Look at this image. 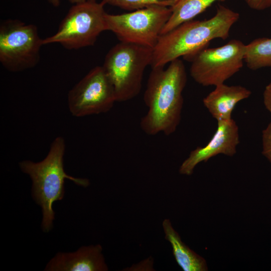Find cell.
<instances>
[{
  "label": "cell",
  "mask_w": 271,
  "mask_h": 271,
  "mask_svg": "<svg viewBox=\"0 0 271 271\" xmlns=\"http://www.w3.org/2000/svg\"><path fill=\"white\" fill-rule=\"evenodd\" d=\"M263 103L271 113V82L266 86L263 93Z\"/></svg>",
  "instance_id": "19"
},
{
  "label": "cell",
  "mask_w": 271,
  "mask_h": 271,
  "mask_svg": "<svg viewBox=\"0 0 271 271\" xmlns=\"http://www.w3.org/2000/svg\"><path fill=\"white\" fill-rule=\"evenodd\" d=\"M70 3L72 4H78V3H81L83 2H86L88 1H91V2H94L96 1V0H68Z\"/></svg>",
  "instance_id": "20"
},
{
  "label": "cell",
  "mask_w": 271,
  "mask_h": 271,
  "mask_svg": "<svg viewBox=\"0 0 271 271\" xmlns=\"http://www.w3.org/2000/svg\"><path fill=\"white\" fill-rule=\"evenodd\" d=\"M250 90L241 85H217L203 99V103L213 117L217 121L229 120L236 105L248 98Z\"/></svg>",
  "instance_id": "12"
},
{
  "label": "cell",
  "mask_w": 271,
  "mask_h": 271,
  "mask_svg": "<svg viewBox=\"0 0 271 271\" xmlns=\"http://www.w3.org/2000/svg\"><path fill=\"white\" fill-rule=\"evenodd\" d=\"M65 150L63 138L58 137L52 143L49 153L43 160L37 163L25 160L19 163L22 171L32 179V195L42 208V227L45 232H48L52 227L55 215L52 205L64 197L65 179H68L84 187L89 185L88 180L74 178L65 173L63 164Z\"/></svg>",
  "instance_id": "3"
},
{
  "label": "cell",
  "mask_w": 271,
  "mask_h": 271,
  "mask_svg": "<svg viewBox=\"0 0 271 271\" xmlns=\"http://www.w3.org/2000/svg\"><path fill=\"white\" fill-rule=\"evenodd\" d=\"M171 14V7L159 5L121 14L106 13L107 30L120 42L154 48Z\"/></svg>",
  "instance_id": "8"
},
{
  "label": "cell",
  "mask_w": 271,
  "mask_h": 271,
  "mask_svg": "<svg viewBox=\"0 0 271 271\" xmlns=\"http://www.w3.org/2000/svg\"><path fill=\"white\" fill-rule=\"evenodd\" d=\"M262 154L271 164V121L262 133Z\"/></svg>",
  "instance_id": "17"
},
{
  "label": "cell",
  "mask_w": 271,
  "mask_h": 271,
  "mask_svg": "<svg viewBox=\"0 0 271 271\" xmlns=\"http://www.w3.org/2000/svg\"><path fill=\"white\" fill-rule=\"evenodd\" d=\"M179 0H102L104 4L128 11H135L154 5L173 7Z\"/></svg>",
  "instance_id": "16"
},
{
  "label": "cell",
  "mask_w": 271,
  "mask_h": 271,
  "mask_svg": "<svg viewBox=\"0 0 271 271\" xmlns=\"http://www.w3.org/2000/svg\"><path fill=\"white\" fill-rule=\"evenodd\" d=\"M245 46L233 39L219 47H204L183 58L191 63L190 74L195 82L204 86H216L224 83L242 67Z\"/></svg>",
  "instance_id": "6"
},
{
  "label": "cell",
  "mask_w": 271,
  "mask_h": 271,
  "mask_svg": "<svg viewBox=\"0 0 271 271\" xmlns=\"http://www.w3.org/2000/svg\"><path fill=\"white\" fill-rule=\"evenodd\" d=\"M165 238L171 244L173 254L178 264L184 271H207L206 260L190 249L181 240L169 219L162 223Z\"/></svg>",
  "instance_id": "13"
},
{
  "label": "cell",
  "mask_w": 271,
  "mask_h": 271,
  "mask_svg": "<svg viewBox=\"0 0 271 271\" xmlns=\"http://www.w3.org/2000/svg\"><path fill=\"white\" fill-rule=\"evenodd\" d=\"M244 61L252 70L271 68V38H258L246 45Z\"/></svg>",
  "instance_id": "15"
},
{
  "label": "cell",
  "mask_w": 271,
  "mask_h": 271,
  "mask_svg": "<svg viewBox=\"0 0 271 271\" xmlns=\"http://www.w3.org/2000/svg\"><path fill=\"white\" fill-rule=\"evenodd\" d=\"M100 244L82 246L75 252H59L47 264L45 270L105 271L108 267Z\"/></svg>",
  "instance_id": "11"
},
{
  "label": "cell",
  "mask_w": 271,
  "mask_h": 271,
  "mask_svg": "<svg viewBox=\"0 0 271 271\" xmlns=\"http://www.w3.org/2000/svg\"><path fill=\"white\" fill-rule=\"evenodd\" d=\"M187 80L186 68L180 59L171 62L166 68L152 69L144 95L148 110L140 122L146 134L169 136L176 131L181 119L182 92Z\"/></svg>",
  "instance_id": "1"
},
{
  "label": "cell",
  "mask_w": 271,
  "mask_h": 271,
  "mask_svg": "<svg viewBox=\"0 0 271 271\" xmlns=\"http://www.w3.org/2000/svg\"><path fill=\"white\" fill-rule=\"evenodd\" d=\"M225 1L179 0L171 7L172 14L164 26L161 35L167 33L185 22L193 20L195 17L204 12L215 2Z\"/></svg>",
  "instance_id": "14"
},
{
  "label": "cell",
  "mask_w": 271,
  "mask_h": 271,
  "mask_svg": "<svg viewBox=\"0 0 271 271\" xmlns=\"http://www.w3.org/2000/svg\"><path fill=\"white\" fill-rule=\"evenodd\" d=\"M239 143V130L236 122L232 118L218 121L217 129L210 141L204 147H198L190 152L180 166L179 173L191 175L199 163L206 162L219 154L233 156Z\"/></svg>",
  "instance_id": "10"
},
{
  "label": "cell",
  "mask_w": 271,
  "mask_h": 271,
  "mask_svg": "<svg viewBox=\"0 0 271 271\" xmlns=\"http://www.w3.org/2000/svg\"><path fill=\"white\" fill-rule=\"evenodd\" d=\"M248 7L256 11H262L271 6V0H245Z\"/></svg>",
  "instance_id": "18"
},
{
  "label": "cell",
  "mask_w": 271,
  "mask_h": 271,
  "mask_svg": "<svg viewBox=\"0 0 271 271\" xmlns=\"http://www.w3.org/2000/svg\"><path fill=\"white\" fill-rule=\"evenodd\" d=\"M49 2L51 3L53 6L57 7L59 6L60 1V0H48Z\"/></svg>",
  "instance_id": "21"
},
{
  "label": "cell",
  "mask_w": 271,
  "mask_h": 271,
  "mask_svg": "<svg viewBox=\"0 0 271 271\" xmlns=\"http://www.w3.org/2000/svg\"><path fill=\"white\" fill-rule=\"evenodd\" d=\"M43 39L37 27L18 19L0 24V62L10 72H18L35 67L40 59Z\"/></svg>",
  "instance_id": "7"
},
{
  "label": "cell",
  "mask_w": 271,
  "mask_h": 271,
  "mask_svg": "<svg viewBox=\"0 0 271 271\" xmlns=\"http://www.w3.org/2000/svg\"><path fill=\"white\" fill-rule=\"evenodd\" d=\"M153 51L150 47L120 42L107 52L102 66L113 86L116 101L132 99L140 92Z\"/></svg>",
  "instance_id": "4"
},
{
  "label": "cell",
  "mask_w": 271,
  "mask_h": 271,
  "mask_svg": "<svg viewBox=\"0 0 271 271\" xmlns=\"http://www.w3.org/2000/svg\"><path fill=\"white\" fill-rule=\"evenodd\" d=\"M239 18L238 13L219 5L210 19L185 22L161 35L153 48L152 69L164 67L180 57L192 54L214 39L226 40Z\"/></svg>",
  "instance_id": "2"
},
{
  "label": "cell",
  "mask_w": 271,
  "mask_h": 271,
  "mask_svg": "<svg viewBox=\"0 0 271 271\" xmlns=\"http://www.w3.org/2000/svg\"><path fill=\"white\" fill-rule=\"evenodd\" d=\"M116 101L113 86L100 66L90 70L68 94L69 110L77 117L107 112Z\"/></svg>",
  "instance_id": "9"
},
{
  "label": "cell",
  "mask_w": 271,
  "mask_h": 271,
  "mask_svg": "<svg viewBox=\"0 0 271 271\" xmlns=\"http://www.w3.org/2000/svg\"><path fill=\"white\" fill-rule=\"evenodd\" d=\"M104 4L88 1L75 4L61 21L57 32L43 39V45L58 43L68 50L92 46L107 31Z\"/></svg>",
  "instance_id": "5"
}]
</instances>
